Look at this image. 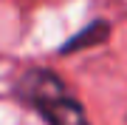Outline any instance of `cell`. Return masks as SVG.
<instances>
[{
	"label": "cell",
	"instance_id": "obj_2",
	"mask_svg": "<svg viewBox=\"0 0 127 125\" xmlns=\"http://www.w3.org/2000/svg\"><path fill=\"white\" fill-rule=\"evenodd\" d=\"M107 37H110V23L107 20H93V23H88L82 31L73 34V37L59 48V54H76V51H82V48L102 46Z\"/></svg>",
	"mask_w": 127,
	"mask_h": 125
},
{
	"label": "cell",
	"instance_id": "obj_1",
	"mask_svg": "<svg viewBox=\"0 0 127 125\" xmlns=\"http://www.w3.org/2000/svg\"><path fill=\"white\" fill-rule=\"evenodd\" d=\"M14 97L31 105L45 120V125H91L85 108L71 97L65 83L51 68H28L14 83Z\"/></svg>",
	"mask_w": 127,
	"mask_h": 125
}]
</instances>
